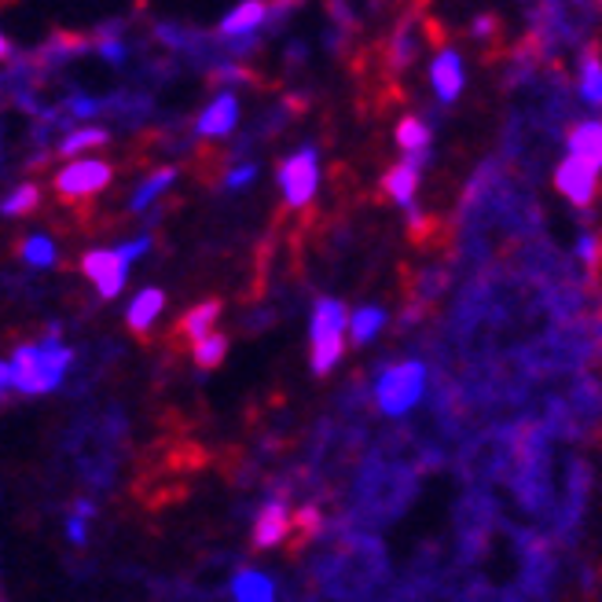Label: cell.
<instances>
[{
    "instance_id": "1",
    "label": "cell",
    "mask_w": 602,
    "mask_h": 602,
    "mask_svg": "<svg viewBox=\"0 0 602 602\" xmlns=\"http://www.w3.org/2000/svg\"><path fill=\"white\" fill-rule=\"evenodd\" d=\"M346 327H349V316H346V309L338 305V301H331V298L316 301L313 324H309V338H313V372L316 375H327L338 361H342Z\"/></svg>"
},
{
    "instance_id": "2",
    "label": "cell",
    "mask_w": 602,
    "mask_h": 602,
    "mask_svg": "<svg viewBox=\"0 0 602 602\" xmlns=\"http://www.w3.org/2000/svg\"><path fill=\"white\" fill-rule=\"evenodd\" d=\"M426 390V367L419 361H404L390 367V372L378 375V386H375V397H378V407L386 415H404L419 404V397Z\"/></svg>"
},
{
    "instance_id": "3",
    "label": "cell",
    "mask_w": 602,
    "mask_h": 602,
    "mask_svg": "<svg viewBox=\"0 0 602 602\" xmlns=\"http://www.w3.org/2000/svg\"><path fill=\"white\" fill-rule=\"evenodd\" d=\"M316 184H319V166H316V151L305 148L279 166V188H284V199L290 206H305L309 199L316 196Z\"/></svg>"
},
{
    "instance_id": "4",
    "label": "cell",
    "mask_w": 602,
    "mask_h": 602,
    "mask_svg": "<svg viewBox=\"0 0 602 602\" xmlns=\"http://www.w3.org/2000/svg\"><path fill=\"white\" fill-rule=\"evenodd\" d=\"M81 268L103 298H114V294H122L125 272H129V258H125L122 250H92V254H85Z\"/></svg>"
},
{
    "instance_id": "5",
    "label": "cell",
    "mask_w": 602,
    "mask_h": 602,
    "mask_svg": "<svg viewBox=\"0 0 602 602\" xmlns=\"http://www.w3.org/2000/svg\"><path fill=\"white\" fill-rule=\"evenodd\" d=\"M111 184V166L100 159H81V162H71L60 177H55V188L60 196H96Z\"/></svg>"
},
{
    "instance_id": "6",
    "label": "cell",
    "mask_w": 602,
    "mask_h": 602,
    "mask_svg": "<svg viewBox=\"0 0 602 602\" xmlns=\"http://www.w3.org/2000/svg\"><path fill=\"white\" fill-rule=\"evenodd\" d=\"M12 386L23 393H52L55 382L48 375V367L41 361V349L37 346H18L15 356H12Z\"/></svg>"
},
{
    "instance_id": "7",
    "label": "cell",
    "mask_w": 602,
    "mask_h": 602,
    "mask_svg": "<svg viewBox=\"0 0 602 602\" xmlns=\"http://www.w3.org/2000/svg\"><path fill=\"white\" fill-rule=\"evenodd\" d=\"M555 184L573 206H588L599 188V166H588L580 159H566L555 173Z\"/></svg>"
},
{
    "instance_id": "8",
    "label": "cell",
    "mask_w": 602,
    "mask_h": 602,
    "mask_svg": "<svg viewBox=\"0 0 602 602\" xmlns=\"http://www.w3.org/2000/svg\"><path fill=\"white\" fill-rule=\"evenodd\" d=\"M430 85H434V92H437V100H441V103L460 100V92H463V60H460V52L444 48V52L437 55L434 66H430Z\"/></svg>"
},
{
    "instance_id": "9",
    "label": "cell",
    "mask_w": 602,
    "mask_h": 602,
    "mask_svg": "<svg viewBox=\"0 0 602 602\" xmlns=\"http://www.w3.org/2000/svg\"><path fill=\"white\" fill-rule=\"evenodd\" d=\"M239 118V100L231 92H221L206 111L199 114V133L202 136H225Z\"/></svg>"
},
{
    "instance_id": "10",
    "label": "cell",
    "mask_w": 602,
    "mask_h": 602,
    "mask_svg": "<svg viewBox=\"0 0 602 602\" xmlns=\"http://www.w3.org/2000/svg\"><path fill=\"white\" fill-rule=\"evenodd\" d=\"M569 159H580L588 166L602 170V122H585L569 133Z\"/></svg>"
},
{
    "instance_id": "11",
    "label": "cell",
    "mask_w": 602,
    "mask_h": 602,
    "mask_svg": "<svg viewBox=\"0 0 602 602\" xmlns=\"http://www.w3.org/2000/svg\"><path fill=\"white\" fill-rule=\"evenodd\" d=\"M419 162L423 159H407L401 162V166H393L390 173H386L382 188L390 191L393 202H401V206H412L415 199V188H419Z\"/></svg>"
},
{
    "instance_id": "12",
    "label": "cell",
    "mask_w": 602,
    "mask_h": 602,
    "mask_svg": "<svg viewBox=\"0 0 602 602\" xmlns=\"http://www.w3.org/2000/svg\"><path fill=\"white\" fill-rule=\"evenodd\" d=\"M287 526H290V518H287L284 503H268L254 526V543L258 548H276V543L287 537Z\"/></svg>"
},
{
    "instance_id": "13",
    "label": "cell",
    "mask_w": 602,
    "mask_h": 602,
    "mask_svg": "<svg viewBox=\"0 0 602 602\" xmlns=\"http://www.w3.org/2000/svg\"><path fill=\"white\" fill-rule=\"evenodd\" d=\"M162 305H166V294L148 287V290H140V294L133 298V305H129V313H125V319H129L133 331H148L154 319H159Z\"/></svg>"
},
{
    "instance_id": "14",
    "label": "cell",
    "mask_w": 602,
    "mask_h": 602,
    "mask_svg": "<svg viewBox=\"0 0 602 602\" xmlns=\"http://www.w3.org/2000/svg\"><path fill=\"white\" fill-rule=\"evenodd\" d=\"M268 8L258 4V0H250V4H239L231 8V12L225 15V23H221V34L225 37H247L250 30H258L261 23H265Z\"/></svg>"
},
{
    "instance_id": "15",
    "label": "cell",
    "mask_w": 602,
    "mask_h": 602,
    "mask_svg": "<svg viewBox=\"0 0 602 602\" xmlns=\"http://www.w3.org/2000/svg\"><path fill=\"white\" fill-rule=\"evenodd\" d=\"M231 595H236V602H272L276 599V588H272V580L265 573L242 569L239 577L231 580Z\"/></svg>"
},
{
    "instance_id": "16",
    "label": "cell",
    "mask_w": 602,
    "mask_h": 602,
    "mask_svg": "<svg viewBox=\"0 0 602 602\" xmlns=\"http://www.w3.org/2000/svg\"><path fill=\"white\" fill-rule=\"evenodd\" d=\"M382 324H386L382 309H378V305H364V309H356V313L349 316V335H353L356 346H364V342H372L378 331H382Z\"/></svg>"
},
{
    "instance_id": "17",
    "label": "cell",
    "mask_w": 602,
    "mask_h": 602,
    "mask_svg": "<svg viewBox=\"0 0 602 602\" xmlns=\"http://www.w3.org/2000/svg\"><path fill=\"white\" fill-rule=\"evenodd\" d=\"M217 313H221L217 301H202V305H196L184 316V335H188L191 342H202L206 335H213V319H217Z\"/></svg>"
},
{
    "instance_id": "18",
    "label": "cell",
    "mask_w": 602,
    "mask_h": 602,
    "mask_svg": "<svg viewBox=\"0 0 602 602\" xmlns=\"http://www.w3.org/2000/svg\"><path fill=\"white\" fill-rule=\"evenodd\" d=\"M397 143H401V151H407L412 159H423L426 143H430V129H426L419 118H404L397 125Z\"/></svg>"
},
{
    "instance_id": "19",
    "label": "cell",
    "mask_w": 602,
    "mask_h": 602,
    "mask_svg": "<svg viewBox=\"0 0 602 602\" xmlns=\"http://www.w3.org/2000/svg\"><path fill=\"white\" fill-rule=\"evenodd\" d=\"M37 349H41V361H45V367H48V375H52V382L60 386L63 375H66V367H71V361H74L71 349L60 346L55 338H45V342L37 346Z\"/></svg>"
},
{
    "instance_id": "20",
    "label": "cell",
    "mask_w": 602,
    "mask_h": 602,
    "mask_svg": "<svg viewBox=\"0 0 602 602\" xmlns=\"http://www.w3.org/2000/svg\"><path fill=\"white\" fill-rule=\"evenodd\" d=\"M170 184H173V170H159V173H154V177H148V180H143V188L133 196V210H136V213L148 210L151 202L170 188Z\"/></svg>"
},
{
    "instance_id": "21",
    "label": "cell",
    "mask_w": 602,
    "mask_h": 602,
    "mask_svg": "<svg viewBox=\"0 0 602 602\" xmlns=\"http://www.w3.org/2000/svg\"><path fill=\"white\" fill-rule=\"evenodd\" d=\"M225 353H228V338L225 335H206L202 342H196V364L199 367H217L221 361H225Z\"/></svg>"
},
{
    "instance_id": "22",
    "label": "cell",
    "mask_w": 602,
    "mask_h": 602,
    "mask_svg": "<svg viewBox=\"0 0 602 602\" xmlns=\"http://www.w3.org/2000/svg\"><path fill=\"white\" fill-rule=\"evenodd\" d=\"M23 258L30 261L34 268H52L55 265V242L48 236H30L23 242Z\"/></svg>"
},
{
    "instance_id": "23",
    "label": "cell",
    "mask_w": 602,
    "mask_h": 602,
    "mask_svg": "<svg viewBox=\"0 0 602 602\" xmlns=\"http://www.w3.org/2000/svg\"><path fill=\"white\" fill-rule=\"evenodd\" d=\"M100 143H106V133H103V129H77V133H71V136H66V140L60 143V151L66 154V159H74L77 151L100 148Z\"/></svg>"
},
{
    "instance_id": "24",
    "label": "cell",
    "mask_w": 602,
    "mask_h": 602,
    "mask_svg": "<svg viewBox=\"0 0 602 602\" xmlns=\"http://www.w3.org/2000/svg\"><path fill=\"white\" fill-rule=\"evenodd\" d=\"M580 96H585L588 103H602V63L595 55H588L585 60V74H580Z\"/></svg>"
},
{
    "instance_id": "25",
    "label": "cell",
    "mask_w": 602,
    "mask_h": 602,
    "mask_svg": "<svg viewBox=\"0 0 602 602\" xmlns=\"http://www.w3.org/2000/svg\"><path fill=\"white\" fill-rule=\"evenodd\" d=\"M34 206H37V188L34 184H23V188H15L12 196L4 199V206L0 210H4L8 217H23V213H30Z\"/></svg>"
},
{
    "instance_id": "26",
    "label": "cell",
    "mask_w": 602,
    "mask_h": 602,
    "mask_svg": "<svg viewBox=\"0 0 602 602\" xmlns=\"http://www.w3.org/2000/svg\"><path fill=\"white\" fill-rule=\"evenodd\" d=\"M577 254L591 265V261L599 258V242H595V236H580V242H577Z\"/></svg>"
},
{
    "instance_id": "27",
    "label": "cell",
    "mask_w": 602,
    "mask_h": 602,
    "mask_svg": "<svg viewBox=\"0 0 602 602\" xmlns=\"http://www.w3.org/2000/svg\"><path fill=\"white\" fill-rule=\"evenodd\" d=\"M254 177H258V170H254V166H239V170L228 177V188H242V184H250Z\"/></svg>"
},
{
    "instance_id": "28",
    "label": "cell",
    "mask_w": 602,
    "mask_h": 602,
    "mask_svg": "<svg viewBox=\"0 0 602 602\" xmlns=\"http://www.w3.org/2000/svg\"><path fill=\"white\" fill-rule=\"evenodd\" d=\"M66 537L74 543H85V518H71L66 522Z\"/></svg>"
},
{
    "instance_id": "29",
    "label": "cell",
    "mask_w": 602,
    "mask_h": 602,
    "mask_svg": "<svg viewBox=\"0 0 602 602\" xmlns=\"http://www.w3.org/2000/svg\"><path fill=\"white\" fill-rule=\"evenodd\" d=\"M12 382V367H8L4 361H0V393H4V386Z\"/></svg>"
},
{
    "instance_id": "30",
    "label": "cell",
    "mask_w": 602,
    "mask_h": 602,
    "mask_svg": "<svg viewBox=\"0 0 602 602\" xmlns=\"http://www.w3.org/2000/svg\"><path fill=\"white\" fill-rule=\"evenodd\" d=\"M74 111H77V114H92V111H96V103H89V100H77V103H74Z\"/></svg>"
},
{
    "instance_id": "31",
    "label": "cell",
    "mask_w": 602,
    "mask_h": 602,
    "mask_svg": "<svg viewBox=\"0 0 602 602\" xmlns=\"http://www.w3.org/2000/svg\"><path fill=\"white\" fill-rule=\"evenodd\" d=\"M8 55H12V41H8V37L0 34V60H8Z\"/></svg>"
}]
</instances>
